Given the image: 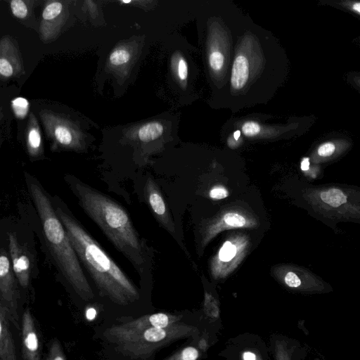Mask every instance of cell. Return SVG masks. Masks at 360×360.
<instances>
[{
    "instance_id": "obj_10",
    "label": "cell",
    "mask_w": 360,
    "mask_h": 360,
    "mask_svg": "<svg viewBox=\"0 0 360 360\" xmlns=\"http://www.w3.org/2000/svg\"><path fill=\"white\" fill-rule=\"evenodd\" d=\"M181 319V316L180 315L158 312L129 319L117 325L121 328L131 330H142L150 328H162L180 322Z\"/></svg>"
},
{
    "instance_id": "obj_3",
    "label": "cell",
    "mask_w": 360,
    "mask_h": 360,
    "mask_svg": "<svg viewBox=\"0 0 360 360\" xmlns=\"http://www.w3.org/2000/svg\"><path fill=\"white\" fill-rule=\"evenodd\" d=\"M26 179L40 220L46 247L53 261L80 298L85 301L92 300L94 297L93 290L48 193L33 177L28 175Z\"/></svg>"
},
{
    "instance_id": "obj_13",
    "label": "cell",
    "mask_w": 360,
    "mask_h": 360,
    "mask_svg": "<svg viewBox=\"0 0 360 360\" xmlns=\"http://www.w3.org/2000/svg\"><path fill=\"white\" fill-rule=\"evenodd\" d=\"M8 308L0 303V360H18Z\"/></svg>"
},
{
    "instance_id": "obj_30",
    "label": "cell",
    "mask_w": 360,
    "mask_h": 360,
    "mask_svg": "<svg viewBox=\"0 0 360 360\" xmlns=\"http://www.w3.org/2000/svg\"><path fill=\"white\" fill-rule=\"evenodd\" d=\"M13 14L18 18H25L28 13L25 3L20 0H13L10 3Z\"/></svg>"
},
{
    "instance_id": "obj_18",
    "label": "cell",
    "mask_w": 360,
    "mask_h": 360,
    "mask_svg": "<svg viewBox=\"0 0 360 360\" xmlns=\"http://www.w3.org/2000/svg\"><path fill=\"white\" fill-rule=\"evenodd\" d=\"M320 197L322 201L333 207H338L347 202L345 194L338 188L323 191L321 193Z\"/></svg>"
},
{
    "instance_id": "obj_16",
    "label": "cell",
    "mask_w": 360,
    "mask_h": 360,
    "mask_svg": "<svg viewBox=\"0 0 360 360\" xmlns=\"http://www.w3.org/2000/svg\"><path fill=\"white\" fill-rule=\"evenodd\" d=\"M319 4L348 12L360 18V0H321Z\"/></svg>"
},
{
    "instance_id": "obj_14",
    "label": "cell",
    "mask_w": 360,
    "mask_h": 360,
    "mask_svg": "<svg viewBox=\"0 0 360 360\" xmlns=\"http://www.w3.org/2000/svg\"><path fill=\"white\" fill-rule=\"evenodd\" d=\"M275 360H295L304 351L299 342L288 338H277L274 344Z\"/></svg>"
},
{
    "instance_id": "obj_5",
    "label": "cell",
    "mask_w": 360,
    "mask_h": 360,
    "mask_svg": "<svg viewBox=\"0 0 360 360\" xmlns=\"http://www.w3.org/2000/svg\"><path fill=\"white\" fill-rule=\"evenodd\" d=\"M250 248L248 236H231L221 246L211 262V273L215 279L224 278L231 274L245 258Z\"/></svg>"
},
{
    "instance_id": "obj_27",
    "label": "cell",
    "mask_w": 360,
    "mask_h": 360,
    "mask_svg": "<svg viewBox=\"0 0 360 360\" xmlns=\"http://www.w3.org/2000/svg\"><path fill=\"white\" fill-rule=\"evenodd\" d=\"M278 276L286 286L292 289H300L304 285L301 278L293 271H285L283 275Z\"/></svg>"
},
{
    "instance_id": "obj_12",
    "label": "cell",
    "mask_w": 360,
    "mask_h": 360,
    "mask_svg": "<svg viewBox=\"0 0 360 360\" xmlns=\"http://www.w3.org/2000/svg\"><path fill=\"white\" fill-rule=\"evenodd\" d=\"M251 62L243 51H238L234 57L230 76L232 90L242 91L250 84L252 76Z\"/></svg>"
},
{
    "instance_id": "obj_6",
    "label": "cell",
    "mask_w": 360,
    "mask_h": 360,
    "mask_svg": "<svg viewBox=\"0 0 360 360\" xmlns=\"http://www.w3.org/2000/svg\"><path fill=\"white\" fill-rule=\"evenodd\" d=\"M18 280L14 274L9 253L3 248L0 254V303L8 309L11 321L20 329Z\"/></svg>"
},
{
    "instance_id": "obj_1",
    "label": "cell",
    "mask_w": 360,
    "mask_h": 360,
    "mask_svg": "<svg viewBox=\"0 0 360 360\" xmlns=\"http://www.w3.org/2000/svg\"><path fill=\"white\" fill-rule=\"evenodd\" d=\"M56 212L100 295L122 306L139 300L136 285L80 223L62 207L58 206Z\"/></svg>"
},
{
    "instance_id": "obj_20",
    "label": "cell",
    "mask_w": 360,
    "mask_h": 360,
    "mask_svg": "<svg viewBox=\"0 0 360 360\" xmlns=\"http://www.w3.org/2000/svg\"><path fill=\"white\" fill-rule=\"evenodd\" d=\"M200 354L196 347L188 346L178 350L164 360H198Z\"/></svg>"
},
{
    "instance_id": "obj_38",
    "label": "cell",
    "mask_w": 360,
    "mask_h": 360,
    "mask_svg": "<svg viewBox=\"0 0 360 360\" xmlns=\"http://www.w3.org/2000/svg\"><path fill=\"white\" fill-rule=\"evenodd\" d=\"M315 360V359H314Z\"/></svg>"
},
{
    "instance_id": "obj_8",
    "label": "cell",
    "mask_w": 360,
    "mask_h": 360,
    "mask_svg": "<svg viewBox=\"0 0 360 360\" xmlns=\"http://www.w3.org/2000/svg\"><path fill=\"white\" fill-rule=\"evenodd\" d=\"M8 253L14 274L18 284L23 288H28L32 272L31 260L26 248L21 244L15 234L8 233Z\"/></svg>"
},
{
    "instance_id": "obj_7",
    "label": "cell",
    "mask_w": 360,
    "mask_h": 360,
    "mask_svg": "<svg viewBox=\"0 0 360 360\" xmlns=\"http://www.w3.org/2000/svg\"><path fill=\"white\" fill-rule=\"evenodd\" d=\"M258 221L250 213L233 210L221 212L205 226L202 233V245H206L221 231L231 229L255 228Z\"/></svg>"
},
{
    "instance_id": "obj_11",
    "label": "cell",
    "mask_w": 360,
    "mask_h": 360,
    "mask_svg": "<svg viewBox=\"0 0 360 360\" xmlns=\"http://www.w3.org/2000/svg\"><path fill=\"white\" fill-rule=\"evenodd\" d=\"M148 203L157 219L170 232L174 233V224L170 218L163 198L153 180L148 178L144 188Z\"/></svg>"
},
{
    "instance_id": "obj_19",
    "label": "cell",
    "mask_w": 360,
    "mask_h": 360,
    "mask_svg": "<svg viewBox=\"0 0 360 360\" xmlns=\"http://www.w3.org/2000/svg\"><path fill=\"white\" fill-rule=\"evenodd\" d=\"M63 10V5L61 2L54 1L49 2L44 8L42 13L44 26L46 25L47 23L49 24V22L51 20L58 18L62 13Z\"/></svg>"
},
{
    "instance_id": "obj_32",
    "label": "cell",
    "mask_w": 360,
    "mask_h": 360,
    "mask_svg": "<svg viewBox=\"0 0 360 360\" xmlns=\"http://www.w3.org/2000/svg\"><path fill=\"white\" fill-rule=\"evenodd\" d=\"M347 82L360 92V72H349L345 75Z\"/></svg>"
},
{
    "instance_id": "obj_28",
    "label": "cell",
    "mask_w": 360,
    "mask_h": 360,
    "mask_svg": "<svg viewBox=\"0 0 360 360\" xmlns=\"http://www.w3.org/2000/svg\"><path fill=\"white\" fill-rule=\"evenodd\" d=\"M262 131L261 125L252 120L245 122L241 127L242 133L248 137H254L260 134Z\"/></svg>"
},
{
    "instance_id": "obj_36",
    "label": "cell",
    "mask_w": 360,
    "mask_h": 360,
    "mask_svg": "<svg viewBox=\"0 0 360 360\" xmlns=\"http://www.w3.org/2000/svg\"><path fill=\"white\" fill-rule=\"evenodd\" d=\"M240 136V131L236 130L233 132V138L236 141H238Z\"/></svg>"
},
{
    "instance_id": "obj_26",
    "label": "cell",
    "mask_w": 360,
    "mask_h": 360,
    "mask_svg": "<svg viewBox=\"0 0 360 360\" xmlns=\"http://www.w3.org/2000/svg\"><path fill=\"white\" fill-rule=\"evenodd\" d=\"M46 360H66L62 345L57 338H53L49 344Z\"/></svg>"
},
{
    "instance_id": "obj_37",
    "label": "cell",
    "mask_w": 360,
    "mask_h": 360,
    "mask_svg": "<svg viewBox=\"0 0 360 360\" xmlns=\"http://www.w3.org/2000/svg\"><path fill=\"white\" fill-rule=\"evenodd\" d=\"M356 42L360 46V36L356 39Z\"/></svg>"
},
{
    "instance_id": "obj_23",
    "label": "cell",
    "mask_w": 360,
    "mask_h": 360,
    "mask_svg": "<svg viewBox=\"0 0 360 360\" xmlns=\"http://www.w3.org/2000/svg\"><path fill=\"white\" fill-rule=\"evenodd\" d=\"M172 69L175 72L177 79L180 82L186 81L188 77V62L183 57L177 59L176 58L172 60Z\"/></svg>"
},
{
    "instance_id": "obj_2",
    "label": "cell",
    "mask_w": 360,
    "mask_h": 360,
    "mask_svg": "<svg viewBox=\"0 0 360 360\" xmlns=\"http://www.w3.org/2000/svg\"><path fill=\"white\" fill-rule=\"evenodd\" d=\"M66 181L84 212L117 250L141 272L143 246L127 212L108 196L75 177L68 175Z\"/></svg>"
},
{
    "instance_id": "obj_29",
    "label": "cell",
    "mask_w": 360,
    "mask_h": 360,
    "mask_svg": "<svg viewBox=\"0 0 360 360\" xmlns=\"http://www.w3.org/2000/svg\"><path fill=\"white\" fill-rule=\"evenodd\" d=\"M337 142L326 141L321 143L317 148V154L322 158L332 156L337 150Z\"/></svg>"
},
{
    "instance_id": "obj_34",
    "label": "cell",
    "mask_w": 360,
    "mask_h": 360,
    "mask_svg": "<svg viewBox=\"0 0 360 360\" xmlns=\"http://www.w3.org/2000/svg\"><path fill=\"white\" fill-rule=\"evenodd\" d=\"M309 167V159L308 158H304L301 162V169L303 171H307Z\"/></svg>"
},
{
    "instance_id": "obj_25",
    "label": "cell",
    "mask_w": 360,
    "mask_h": 360,
    "mask_svg": "<svg viewBox=\"0 0 360 360\" xmlns=\"http://www.w3.org/2000/svg\"><path fill=\"white\" fill-rule=\"evenodd\" d=\"M11 107L15 117L23 119L29 111V102L23 97H17L11 101Z\"/></svg>"
},
{
    "instance_id": "obj_21",
    "label": "cell",
    "mask_w": 360,
    "mask_h": 360,
    "mask_svg": "<svg viewBox=\"0 0 360 360\" xmlns=\"http://www.w3.org/2000/svg\"><path fill=\"white\" fill-rule=\"evenodd\" d=\"M203 309L205 315L212 319L219 316V303L216 298L209 292H205Z\"/></svg>"
},
{
    "instance_id": "obj_4",
    "label": "cell",
    "mask_w": 360,
    "mask_h": 360,
    "mask_svg": "<svg viewBox=\"0 0 360 360\" xmlns=\"http://www.w3.org/2000/svg\"><path fill=\"white\" fill-rule=\"evenodd\" d=\"M198 333L197 327L178 322L166 328L142 330L126 329L115 324L103 335L123 355L133 359H146L173 342Z\"/></svg>"
},
{
    "instance_id": "obj_17",
    "label": "cell",
    "mask_w": 360,
    "mask_h": 360,
    "mask_svg": "<svg viewBox=\"0 0 360 360\" xmlns=\"http://www.w3.org/2000/svg\"><path fill=\"white\" fill-rule=\"evenodd\" d=\"M163 130V126L160 122L147 123L139 129L138 137L143 142L153 141L160 137L162 134Z\"/></svg>"
},
{
    "instance_id": "obj_35",
    "label": "cell",
    "mask_w": 360,
    "mask_h": 360,
    "mask_svg": "<svg viewBox=\"0 0 360 360\" xmlns=\"http://www.w3.org/2000/svg\"><path fill=\"white\" fill-rule=\"evenodd\" d=\"M207 342L205 339H201L200 341V346L202 349H205L207 348Z\"/></svg>"
},
{
    "instance_id": "obj_31",
    "label": "cell",
    "mask_w": 360,
    "mask_h": 360,
    "mask_svg": "<svg viewBox=\"0 0 360 360\" xmlns=\"http://www.w3.org/2000/svg\"><path fill=\"white\" fill-rule=\"evenodd\" d=\"M229 195L228 190L222 186H216L212 188L209 192V196L214 200H221Z\"/></svg>"
},
{
    "instance_id": "obj_15",
    "label": "cell",
    "mask_w": 360,
    "mask_h": 360,
    "mask_svg": "<svg viewBox=\"0 0 360 360\" xmlns=\"http://www.w3.org/2000/svg\"><path fill=\"white\" fill-rule=\"evenodd\" d=\"M53 134L57 143L64 147L75 148L80 146L77 134L65 124H56L53 127Z\"/></svg>"
},
{
    "instance_id": "obj_24",
    "label": "cell",
    "mask_w": 360,
    "mask_h": 360,
    "mask_svg": "<svg viewBox=\"0 0 360 360\" xmlns=\"http://www.w3.org/2000/svg\"><path fill=\"white\" fill-rule=\"evenodd\" d=\"M130 58L131 54L127 49L120 48L115 49L110 53L109 60L111 65L114 66H120L128 63Z\"/></svg>"
},
{
    "instance_id": "obj_22",
    "label": "cell",
    "mask_w": 360,
    "mask_h": 360,
    "mask_svg": "<svg viewBox=\"0 0 360 360\" xmlns=\"http://www.w3.org/2000/svg\"><path fill=\"white\" fill-rule=\"evenodd\" d=\"M41 135L37 127H32L27 134V146L31 155L39 154L41 147Z\"/></svg>"
},
{
    "instance_id": "obj_9",
    "label": "cell",
    "mask_w": 360,
    "mask_h": 360,
    "mask_svg": "<svg viewBox=\"0 0 360 360\" xmlns=\"http://www.w3.org/2000/svg\"><path fill=\"white\" fill-rule=\"evenodd\" d=\"M21 340L22 359L41 360V347L35 319L28 307L22 313Z\"/></svg>"
},
{
    "instance_id": "obj_33",
    "label": "cell",
    "mask_w": 360,
    "mask_h": 360,
    "mask_svg": "<svg viewBox=\"0 0 360 360\" xmlns=\"http://www.w3.org/2000/svg\"><path fill=\"white\" fill-rule=\"evenodd\" d=\"M242 360H259V358L255 352L245 351L242 354Z\"/></svg>"
}]
</instances>
